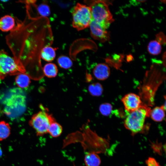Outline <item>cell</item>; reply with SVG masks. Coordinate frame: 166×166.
I'll return each instance as SVG.
<instances>
[{
  "mask_svg": "<svg viewBox=\"0 0 166 166\" xmlns=\"http://www.w3.org/2000/svg\"><path fill=\"white\" fill-rule=\"evenodd\" d=\"M20 89H10L2 101L4 113L10 118L19 117L25 111L26 97L23 90Z\"/></svg>",
  "mask_w": 166,
  "mask_h": 166,
  "instance_id": "obj_2",
  "label": "cell"
},
{
  "mask_svg": "<svg viewBox=\"0 0 166 166\" xmlns=\"http://www.w3.org/2000/svg\"><path fill=\"white\" fill-rule=\"evenodd\" d=\"M89 27L91 35L95 39L101 42H105L109 39V34L106 29L92 20Z\"/></svg>",
  "mask_w": 166,
  "mask_h": 166,
  "instance_id": "obj_9",
  "label": "cell"
},
{
  "mask_svg": "<svg viewBox=\"0 0 166 166\" xmlns=\"http://www.w3.org/2000/svg\"><path fill=\"white\" fill-rule=\"evenodd\" d=\"M25 68L19 65L14 57L9 55L3 50H0V79L8 75H17L25 73Z\"/></svg>",
  "mask_w": 166,
  "mask_h": 166,
  "instance_id": "obj_7",
  "label": "cell"
},
{
  "mask_svg": "<svg viewBox=\"0 0 166 166\" xmlns=\"http://www.w3.org/2000/svg\"><path fill=\"white\" fill-rule=\"evenodd\" d=\"M148 166H159L158 163L156 160L152 157H149L146 161Z\"/></svg>",
  "mask_w": 166,
  "mask_h": 166,
  "instance_id": "obj_25",
  "label": "cell"
},
{
  "mask_svg": "<svg viewBox=\"0 0 166 166\" xmlns=\"http://www.w3.org/2000/svg\"><path fill=\"white\" fill-rule=\"evenodd\" d=\"M2 155V149L0 146V158L1 157Z\"/></svg>",
  "mask_w": 166,
  "mask_h": 166,
  "instance_id": "obj_27",
  "label": "cell"
},
{
  "mask_svg": "<svg viewBox=\"0 0 166 166\" xmlns=\"http://www.w3.org/2000/svg\"><path fill=\"white\" fill-rule=\"evenodd\" d=\"M37 10L40 16L47 17L50 14L49 7L45 3H42L37 7Z\"/></svg>",
  "mask_w": 166,
  "mask_h": 166,
  "instance_id": "obj_22",
  "label": "cell"
},
{
  "mask_svg": "<svg viewBox=\"0 0 166 166\" xmlns=\"http://www.w3.org/2000/svg\"><path fill=\"white\" fill-rule=\"evenodd\" d=\"M57 63L59 65L64 69H69L73 65L71 60L68 57L64 56H61L57 59Z\"/></svg>",
  "mask_w": 166,
  "mask_h": 166,
  "instance_id": "obj_21",
  "label": "cell"
},
{
  "mask_svg": "<svg viewBox=\"0 0 166 166\" xmlns=\"http://www.w3.org/2000/svg\"><path fill=\"white\" fill-rule=\"evenodd\" d=\"M132 57L131 55H128L127 56V60L128 61H130L132 60Z\"/></svg>",
  "mask_w": 166,
  "mask_h": 166,
  "instance_id": "obj_26",
  "label": "cell"
},
{
  "mask_svg": "<svg viewBox=\"0 0 166 166\" xmlns=\"http://www.w3.org/2000/svg\"><path fill=\"white\" fill-rule=\"evenodd\" d=\"M86 166H99L101 160L99 156L95 152H90L85 155L84 159Z\"/></svg>",
  "mask_w": 166,
  "mask_h": 166,
  "instance_id": "obj_14",
  "label": "cell"
},
{
  "mask_svg": "<svg viewBox=\"0 0 166 166\" xmlns=\"http://www.w3.org/2000/svg\"><path fill=\"white\" fill-rule=\"evenodd\" d=\"M88 90L90 94L93 96H101L103 92V88L100 83H93L89 85Z\"/></svg>",
  "mask_w": 166,
  "mask_h": 166,
  "instance_id": "obj_19",
  "label": "cell"
},
{
  "mask_svg": "<svg viewBox=\"0 0 166 166\" xmlns=\"http://www.w3.org/2000/svg\"><path fill=\"white\" fill-rule=\"evenodd\" d=\"M148 52L153 55L160 54L161 51V44L156 40L152 41L149 42L148 46Z\"/></svg>",
  "mask_w": 166,
  "mask_h": 166,
  "instance_id": "obj_20",
  "label": "cell"
},
{
  "mask_svg": "<svg viewBox=\"0 0 166 166\" xmlns=\"http://www.w3.org/2000/svg\"><path fill=\"white\" fill-rule=\"evenodd\" d=\"M165 106L156 107L151 110L150 116L153 121L160 122L163 120L165 116Z\"/></svg>",
  "mask_w": 166,
  "mask_h": 166,
  "instance_id": "obj_13",
  "label": "cell"
},
{
  "mask_svg": "<svg viewBox=\"0 0 166 166\" xmlns=\"http://www.w3.org/2000/svg\"><path fill=\"white\" fill-rule=\"evenodd\" d=\"M42 71L43 74L49 78L55 77L58 73L57 65L55 64L52 63L45 64L42 69Z\"/></svg>",
  "mask_w": 166,
  "mask_h": 166,
  "instance_id": "obj_16",
  "label": "cell"
},
{
  "mask_svg": "<svg viewBox=\"0 0 166 166\" xmlns=\"http://www.w3.org/2000/svg\"><path fill=\"white\" fill-rule=\"evenodd\" d=\"M63 131L62 126L56 121H54L50 124L48 133L53 137H57L61 134Z\"/></svg>",
  "mask_w": 166,
  "mask_h": 166,
  "instance_id": "obj_17",
  "label": "cell"
},
{
  "mask_svg": "<svg viewBox=\"0 0 166 166\" xmlns=\"http://www.w3.org/2000/svg\"><path fill=\"white\" fill-rule=\"evenodd\" d=\"M112 105L108 103H105L101 104L99 107V110L101 113L104 116L109 115L112 111Z\"/></svg>",
  "mask_w": 166,
  "mask_h": 166,
  "instance_id": "obj_23",
  "label": "cell"
},
{
  "mask_svg": "<svg viewBox=\"0 0 166 166\" xmlns=\"http://www.w3.org/2000/svg\"><path fill=\"white\" fill-rule=\"evenodd\" d=\"M156 41L161 45L165 44L166 37L162 32H160L156 36Z\"/></svg>",
  "mask_w": 166,
  "mask_h": 166,
  "instance_id": "obj_24",
  "label": "cell"
},
{
  "mask_svg": "<svg viewBox=\"0 0 166 166\" xmlns=\"http://www.w3.org/2000/svg\"><path fill=\"white\" fill-rule=\"evenodd\" d=\"M150 109L141 106L138 109L128 113L124 121L125 127L135 134L142 131L144 128L145 119L150 116Z\"/></svg>",
  "mask_w": 166,
  "mask_h": 166,
  "instance_id": "obj_4",
  "label": "cell"
},
{
  "mask_svg": "<svg viewBox=\"0 0 166 166\" xmlns=\"http://www.w3.org/2000/svg\"><path fill=\"white\" fill-rule=\"evenodd\" d=\"M40 107L41 110L33 116L29 124L35 130L37 135L41 136L48 133L50 124L56 121L47 108L41 105Z\"/></svg>",
  "mask_w": 166,
  "mask_h": 166,
  "instance_id": "obj_5",
  "label": "cell"
},
{
  "mask_svg": "<svg viewBox=\"0 0 166 166\" xmlns=\"http://www.w3.org/2000/svg\"><path fill=\"white\" fill-rule=\"evenodd\" d=\"M122 101L125 109L128 112L135 111L142 106L140 97L133 93L126 94L122 98Z\"/></svg>",
  "mask_w": 166,
  "mask_h": 166,
  "instance_id": "obj_8",
  "label": "cell"
},
{
  "mask_svg": "<svg viewBox=\"0 0 166 166\" xmlns=\"http://www.w3.org/2000/svg\"><path fill=\"white\" fill-rule=\"evenodd\" d=\"M72 26L78 30L89 27L92 20L91 10L89 6L77 3L72 11Z\"/></svg>",
  "mask_w": 166,
  "mask_h": 166,
  "instance_id": "obj_6",
  "label": "cell"
},
{
  "mask_svg": "<svg viewBox=\"0 0 166 166\" xmlns=\"http://www.w3.org/2000/svg\"><path fill=\"white\" fill-rule=\"evenodd\" d=\"M93 73L97 79L104 80L109 77L110 73V69L107 65L105 63H100L94 67Z\"/></svg>",
  "mask_w": 166,
  "mask_h": 166,
  "instance_id": "obj_10",
  "label": "cell"
},
{
  "mask_svg": "<svg viewBox=\"0 0 166 166\" xmlns=\"http://www.w3.org/2000/svg\"><path fill=\"white\" fill-rule=\"evenodd\" d=\"M23 21L17 25L6 38V43L19 65L43 73L41 52L45 46L50 45L53 36L47 17H34L26 12Z\"/></svg>",
  "mask_w": 166,
  "mask_h": 166,
  "instance_id": "obj_1",
  "label": "cell"
},
{
  "mask_svg": "<svg viewBox=\"0 0 166 166\" xmlns=\"http://www.w3.org/2000/svg\"><path fill=\"white\" fill-rule=\"evenodd\" d=\"M56 48H53L50 45L44 47L41 52V58L48 62L53 61L56 56Z\"/></svg>",
  "mask_w": 166,
  "mask_h": 166,
  "instance_id": "obj_12",
  "label": "cell"
},
{
  "mask_svg": "<svg viewBox=\"0 0 166 166\" xmlns=\"http://www.w3.org/2000/svg\"><path fill=\"white\" fill-rule=\"evenodd\" d=\"M10 127L9 124L4 121H0V141L7 138L10 134Z\"/></svg>",
  "mask_w": 166,
  "mask_h": 166,
  "instance_id": "obj_18",
  "label": "cell"
},
{
  "mask_svg": "<svg viewBox=\"0 0 166 166\" xmlns=\"http://www.w3.org/2000/svg\"><path fill=\"white\" fill-rule=\"evenodd\" d=\"M15 19L7 15L0 18V30L3 32L11 31L15 27Z\"/></svg>",
  "mask_w": 166,
  "mask_h": 166,
  "instance_id": "obj_11",
  "label": "cell"
},
{
  "mask_svg": "<svg viewBox=\"0 0 166 166\" xmlns=\"http://www.w3.org/2000/svg\"><path fill=\"white\" fill-rule=\"evenodd\" d=\"M90 7L92 20L103 28L107 29L114 21L106 1L93 0L86 2Z\"/></svg>",
  "mask_w": 166,
  "mask_h": 166,
  "instance_id": "obj_3",
  "label": "cell"
},
{
  "mask_svg": "<svg viewBox=\"0 0 166 166\" xmlns=\"http://www.w3.org/2000/svg\"><path fill=\"white\" fill-rule=\"evenodd\" d=\"M15 82L17 86L21 88L27 87L30 82V79L28 75L25 73H20L15 78Z\"/></svg>",
  "mask_w": 166,
  "mask_h": 166,
  "instance_id": "obj_15",
  "label": "cell"
}]
</instances>
